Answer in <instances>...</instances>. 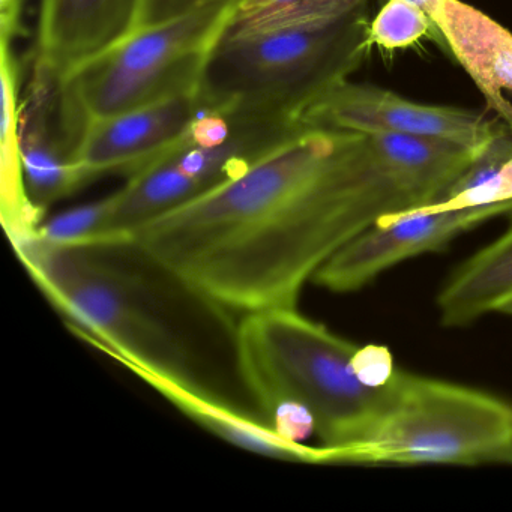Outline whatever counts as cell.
Masks as SVG:
<instances>
[{
  "mask_svg": "<svg viewBox=\"0 0 512 512\" xmlns=\"http://www.w3.org/2000/svg\"><path fill=\"white\" fill-rule=\"evenodd\" d=\"M398 206L397 181L365 136L302 124L128 242L194 298L244 316L298 307L317 271Z\"/></svg>",
  "mask_w": 512,
  "mask_h": 512,
  "instance_id": "1",
  "label": "cell"
},
{
  "mask_svg": "<svg viewBox=\"0 0 512 512\" xmlns=\"http://www.w3.org/2000/svg\"><path fill=\"white\" fill-rule=\"evenodd\" d=\"M358 347L298 307L244 314L233 337L239 380L269 424L307 412L325 464L364 440L394 395L400 370L388 385L368 386L353 367Z\"/></svg>",
  "mask_w": 512,
  "mask_h": 512,
  "instance_id": "2",
  "label": "cell"
},
{
  "mask_svg": "<svg viewBox=\"0 0 512 512\" xmlns=\"http://www.w3.org/2000/svg\"><path fill=\"white\" fill-rule=\"evenodd\" d=\"M29 275L83 341L119 364L134 365L208 392L190 344L149 298L145 281L113 259L112 244L13 242Z\"/></svg>",
  "mask_w": 512,
  "mask_h": 512,
  "instance_id": "3",
  "label": "cell"
},
{
  "mask_svg": "<svg viewBox=\"0 0 512 512\" xmlns=\"http://www.w3.org/2000/svg\"><path fill=\"white\" fill-rule=\"evenodd\" d=\"M368 8L323 28L221 37L200 85V110L233 118L301 119L349 80L371 50Z\"/></svg>",
  "mask_w": 512,
  "mask_h": 512,
  "instance_id": "4",
  "label": "cell"
},
{
  "mask_svg": "<svg viewBox=\"0 0 512 512\" xmlns=\"http://www.w3.org/2000/svg\"><path fill=\"white\" fill-rule=\"evenodd\" d=\"M238 2L221 0L176 19L134 29L65 74L62 113L76 146L92 122L167 98L199 94L206 65Z\"/></svg>",
  "mask_w": 512,
  "mask_h": 512,
  "instance_id": "5",
  "label": "cell"
},
{
  "mask_svg": "<svg viewBox=\"0 0 512 512\" xmlns=\"http://www.w3.org/2000/svg\"><path fill=\"white\" fill-rule=\"evenodd\" d=\"M335 464H512V406L478 389L400 370L368 436Z\"/></svg>",
  "mask_w": 512,
  "mask_h": 512,
  "instance_id": "6",
  "label": "cell"
},
{
  "mask_svg": "<svg viewBox=\"0 0 512 512\" xmlns=\"http://www.w3.org/2000/svg\"><path fill=\"white\" fill-rule=\"evenodd\" d=\"M311 127L361 134H395L439 140L479 152L505 130L484 113L415 103L379 86L350 80L317 98L302 115Z\"/></svg>",
  "mask_w": 512,
  "mask_h": 512,
  "instance_id": "7",
  "label": "cell"
},
{
  "mask_svg": "<svg viewBox=\"0 0 512 512\" xmlns=\"http://www.w3.org/2000/svg\"><path fill=\"white\" fill-rule=\"evenodd\" d=\"M512 212V203L404 212L380 221L341 248L311 283L334 293L356 292L404 260L442 250L472 227Z\"/></svg>",
  "mask_w": 512,
  "mask_h": 512,
  "instance_id": "8",
  "label": "cell"
},
{
  "mask_svg": "<svg viewBox=\"0 0 512 512\" xmlns=\"http://www.w3.org/2000/svg\"><path fill=\"white\" fill-rule=\"evenodd\" d=\"M62 77L32 64L31 82L20 103V155L29 202L41 215L88 184L77 167L76 143L65 124Z\"/></svg>",
  "mask_w": 512,
  "mask_h": 512,
  "instance_id": "9",
  "label": "cell"
},
{
  "mask_svg": "<svg viewBox=\"0 0 512 512\" xmlns=\"http://www.w3.org/2000/svg\"><path fill=\"white\" fill-rule=\"evenodd\" d=\"M199 112L197 95H181L92 122L74 160L88 182L104 173L134 175L176 145Z\"/></svg>",
  "mask_w": 512,
  "mask_h": 512,
  "instance_id": "10",
  "label": "cell"
},
{
  "mask_svg": "<svg viewBox=\"0 0 512 512\" xmlns=\"http://www.w3.org/2000/svg\"><path fill=\"white\" fill-rule=\"evenodd\" d=\"M140 0H41L34 64L64 77L130 34Z\"/></svg>",
  "mask_w": 512,
  "mask_h": 512,
  "instance_id": "11",
  "label": "cell"
},
{
  "mask_svg": "<svg viewBox=\"0 0 512 512\" xmlns=\"http://www.w3.org/2000/svg\"><path fill=\"white\" fill-rule=\"evenodd\" d=\"M434 25L442 32L448 52L460 62L512 133V34L478 8L460 0H439Z\"/></svg>",
  "mask_w": 512,
  "mask_h": 512,
  "instance_id": "12",
  "label": "cell"
},
{
  "mask_svg": "<svg viewBox=\"0 0 512 512\" xmlns=\"http://www.w3.org/2000/svg\"><path fill=\"white\" fill-rule=\"evenodd\" d=\"M125 368L143 379V382L148 383L155 391L160 392L188 418L238 448L275 460L323 464L320 445L308 446L305 443L287 440L277 433L269 422L245 415L208 392L188 388L175 380L134 365H127Z\"/></svg>",
  "mask_w": 512,
  "mask_h": 512,
  "instance_id": "13",
  "label": "cell"
},
{
  "mask_svg": "<svg viewBox=\"0 0 512 512\" xmlns=\"http://www.w3.org/2000/svg\"><path fill=\"white\" fill-rule=\"evenodd\" d=\"M505 232L461 263L437 295L440 323L470 325L487 314L512 317V212Z\"/></svg>",
  "mask_w": 512,
  "mask_h": 512,
  "instance_id": "14",
  "label": "cell"
},
{
  "mask_svg": "<svg viewBox=\"0 0 512 512\" xmlns=\"http://www.w3.org/2000/svg\"><path fill=\"white\" fill-rule=\"evenodd\" d=\"M2 119H0V173H2V218L8 233L38 229L43 215L29 202L20 155V86L23 64L14 46L0 47Z\"/></svg>",
  "mask_w": 512,
  "mask_h": 512,
  "instance_id": "15",
  "label": "cell"
},
{
  "mask_svg": "<svg viewBox=\"0 0 512 512\" xmlns=\"http://www.w3.org/2000/svg\"><path fill=\"white\" fill-rule=\"evenodd\" d=\"M364 8H368V0H283L256 13L233 16L224 37H259L323 28Z\"/></svg>",
  "mask_w": 512,
  "mask_h": 512,
  "instance_id": "16",
  "label": "cell"
},
{
  "mask_svg": "<svg viewBox=\"0 0 512 512\" xmlns=\"http://www.w3.org/2000/svg\"><path fill=\"white\" fill-rule=\"evenodd\" d=\"M425 37L448 52L445 38L433 20L407 0H386L368 29L371 47L385 52L409 49Z\"/></svg>",
  "mask_w": 512,
  "mask_h": 512,
  "instance_id": "17",
  "label": "cell"
},
{
  "mask_svg": "<svg viewBox=\"0 0 512 512\" xmlns=\"http://www.w3.org/2000/svg\"><path fill=\"white\" fill-rule=\"evenodd\" d=\"M113 203L115 197L110 194L104 199L61 212L40 224L38 238L53 245L104 244Z\"/></svg>",
  "mask_w": 512,
  "mask_h": 512,
  "instance_id": "18",
  "label": "cell"
},
{
  "mask_svg": "<svg viewBox=\"0 0 512 512\" xmlns=\"http://www.w3.org/2000/svg\"><path fill=\"white\" fill-rule=\"evenodd\" d=\"M499 203H512V158L503 164L502 169L490 181L481 187L464 191L445 202L425 206L428 209H460L473 208V206L499 205Z\"/></svg>",
  "mask_w": 512,
  "mask_h": 512,
  "instance_id": "19",
  "label": "cell"
},
{
  "mask_svg": "<svg viewBox=\"0 0 512 512\" xmlns=\"http://www.w3.org/2000/svg\"><path fill=\"white\" fill-rule=\"evenodd\" d=\"M353 367L359 379L373 388L388 385L398 371L388 347L379 344L359 346L353 358Z\"/></svg>",
  "mask_w": 512,
  "mask_h": 512,
  "instance_id": "20",
  "label": "cell"
},
{
  "mask_svg": "<svg viewBox=\"0 0 512 512\" xmlns=\"http://www.w3.org/2000/svg\"><path fill=\"white\" fill-rule=\"evenodd\" d=\"M214 2L221 0H140L133 31L176 19Z\"/></svg>",
  "mask_w": 512,
  "mask_h": 512,
  "instance_id": "21",
  "label": "cell"
},
{
  "mask_svg": "<svg viewBox=\"0 0 512 512\" xmlns=\"http://www.w3.org/2000/svg\"><path fill=\"white\" fill-rule=\"evenodd\" d=\"M25 5L26 0H0V38L2 44L14 46L17 40L25 34Z\"/></svg>",
  "mask_w": 512,
  "mask_h": 512,
  "instance_id": "22",
  "label": "cell"
},
{
  "mask_svg": "<svg viewBox=\"0 0 512 512\" xmlns=\"http://www.w3.org/2000/svg\"><path fill=\"white\" fill-rule=\"evenodd\" d=\"M283 0H239L236 5L235 16H244V14L256 13L263 8L272 7L280 4Z\"/></svg>",
  "mask_w": 512,
  "mask_h": 512,
  "instance_id": "23",
  "label": "cell"
},
{
  "mask_svg": "<svg viewBox=\"0 0 512 512\" xmlns=\"http://www.w3.org/2000/svg\"><path fill=\"white\" fill-rule=\"evenodd\" d=\"M383 2H386V0H383ZM407 2L421 8L431 20L434 19V14H436L437 7H439V0H407Z\"/></svg>",
  "mask_w": 512,
  "mask_h": 512,
  "instance_id": "24",
  "label": "cell"
}]
</instances>
